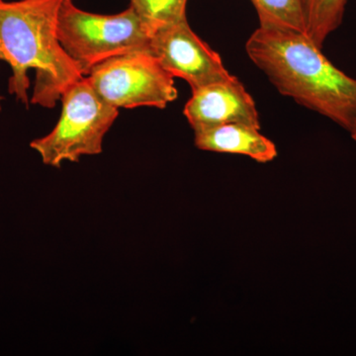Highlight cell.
Wrapping results in <instances>:
<instances>
[{"label": "cell", "mask_w": 356, "mask_h": 356, "mask_svg": "<svg viewBox=\"0 0 356 356\" xmlns=\"http://www.w3.org/2000/svg\"><path fill=\"white\" fill-rule=\"evenodd\" d=\"M149 51L168 74L184 79L192 91L234 77L219 54L191 29L187 18L156 30L151 35Z\"/></svg>", "instance_id": "8992f818"}, {"label": "cell", "mask_w": 356, "mask_h": 356, "mask_svg": "<svg viewBox=\"0 0 356 356\" xmlns=\"http://www.w3.org/2000/svg\"><path fill=\"white\" fill-rule=\"evenodd\" d=\"M245 51L281 95L350 133L355 127L356 79L332 65L305 33L259 25Z\"/></svg>", "instance_id": "7a4b0ae2"}, {"label": "cell", "mask_w": 356, "mask_h": 356, "mask_svg": "<svg viewBox=\"0 0 356 356\" xmlns=\"http://www.w3.org/2000/svg\"><path fill=\"white\" fill-rule=\"evenodd\" d=\"M57 33L65 53L83 76L109 58L149 51L151 33L131 6L121 13L105 15L84 11L74 0H63Z\"/></svg>", "instance_id": "3957f363"}, {"label": "cell", "mask_w": 356, "mask_h": 356, "mask_svg": "<svg viewBox=\"0 0 356 356\" xmlns=\"http://www.w3.org/2000/svg\"><path fill=\"white\" fill-rule=\"evenodd\" d=\"M261 25L305 33L303 0H252Z\"/></svg>", "instance_id": "30bf717a"}, {"label": "cell", "mask_w": 356, "mask_h": 356, "mask_svg": "<svg viewBox=\"0 0 356 356\" xmlns=\"http://www.w3.org/2000/svg\"><path fill=\"white\" fill-rule=\"evenodd\" d=\"M194 133L195 146L202 151L242 154L259 163H268L277 156L274 143L247 124H225Z\"/></svg>", "instance_id": "ba28073f"}, {"label": "cell", "mask_w": 356, "mask_h": 356, "mask_svg": "<svg viewBox=\"0 0 356 356\" xmlns=\"http://www.w3.org/2000/svg\"><path fill=\"white\" fill-rule=\"evenodd\" d=\"M184 113L194 132L231 123L261 129L254 98L236 76L192 91Z\"/></svg>", "instance_id": "52a82bcc"}, {"label": "cell", "mask_w": 356, "mask_h": 356, "mask_svg": "<svg viewBox=\"0 0 356 356\" xmlns=\"http://www.w3.org/2000/svg\"><path fill=\"white\" fill-rule=\"evenodd\" d=\"M86 77L97 95L117 109H165L178 95L175 79L149 51L109 58L93 67Z\"/></svg>", "instance_id": "5b68a950"}, {"label": "cell", "mask_w": 356, "mask_h": 356, "mask_svg": "<svg viewBox=\"0 0 356 356\" xmlns=\"http://www.w3.org/2000/svg\"><path fill=\"white\" fill-rule=\"evenodd\" d=\"M348 0H303L306 35L322 48L343 20Z\"/></svg>", "instance_id": "9c48e42d"}, {"label": "cell", "mask_w": 356, "mask_h": 356, "mask_svg": "<svg viewBox=\"0 0 356 356\" xmlns=\"http://www.w3.org/2000/svg\"><path fill=\"white\" fill-rule=\"evenodd\" d=\"M60 102L62 112L57 125L48 135L33 140L30 147L44 165L53 168L102 154L105 135L119 116V109L97 95L88 77L65 89Z\"/></svg>", "instance_id": "277c9868"}, {"label": "cell", "mask_w": 356, "mask_h": 356, "mask_svg": "<svg viewBox=\"0 0 356 356\" xmlns=\"http://www.w3.org/2000/svg\"><path fill=\"white\" fill-rule=\"evenodd\" d=\"M63 0H0V62L11 69L8 91L23 105L54 108L84 77L58 38Z\"/></svg>", "instance_id": "6da1fadb"}, {"label": "cell", "mask_w": 356, "mask_h": 356, "mask_svg": "<svg viewBox=\"0 0 356 356\" xmlns=\"http://www.w3.org/2000/svg\"><path fill=\"white\" fill-rule=\"evenodd\" d=\"M187 0H130L151 35L163 26L186 19Z\"/></svg>", "instance_id": "8fae6325"}, {"label": "cell", "mask_w": 356, "mask_h": 356, "mask_svg": "<svg viewBox=\"0 0 356 356\" xmlns=\"http://www.w3.org/2000/svg\"><path fill=\"white\" fill-rule=\"evenodd\" d=\"M350 136H351V138H353V139L355 140L356 142V125H355V127L353 128V130L351 131Z\"/></svg>", "instance_id": "7c38bea8"}]
</instances>
